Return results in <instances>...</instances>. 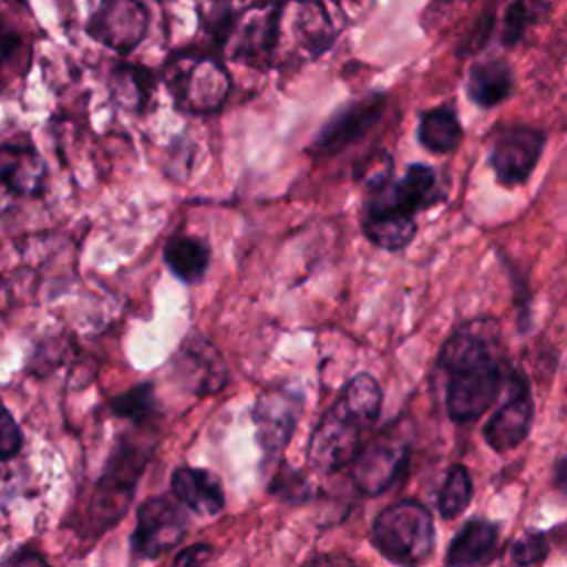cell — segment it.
Returning <instances> with one entry per match:
<instances>
[{
    "label": "cell",
    "instance_id": "obj_8",
    "mask_svg": "<svg viewBox=\"0 0 567 567\" xmlns=\"http://www.w3.org/2000/svg\"><path fill=\"white\" fill-rule=\"evenodd\" d=\"M188 518L182 503L171 496H148L137 507L135 527L131 534V551L135 558L155 560L171 551L186 534Z\"/></svg>",
    "mask_w": 567,
    "mask_h": 567
},
{
    "label": "cell",
    "instance_id": "obj_38",
    "mask_svg": "<svg viewBox=\"0 0 567 567\" xmlns=\"http://www.w3.org/2000/svg\"><path fill=\"white\" fill-rule=\"evenodd\" d=\"M2 290H4V284H2V279H0V297H2V295H4V292H2Z\"/></svg>",
    "mask_w": 567,
    "mask_h": 567
},
{
    "label": "cell",
    "instance_id": "obj_30",
    "mask_svg": "<svg viewBox=\"0 0 567 567\" xmlns=\"http://www.w3.org/2000/svg\"><path fill=\"white\" fill-rule=\"evenodd\" d=\"M547 556V538L543 532H525L509 547V558L516 567H529Z\"/></svg>",
    "mask_w": 567,
    "mask_h": 567
},
{
    "label": "cell",
    "instance_id": "obj_23",
    "mask_svg": "<svg viewBox=\"0 0 567 567\" xmlns=\"http://www.w3.org/2000/svg\"><path fill=\"white\" fill-rule=\"evenodd\" d=\"M31 60V38L13 20L0 13V93L11 89L29 73Z\"/></svg>",
    "mask_w": 567,
    "mask_h": 567
},
{
    "label": "cell",
    "instance_id": "obj_6",
    "mask_svg": "<svg viewBox=\"0 0 567 567\" xmlns=\"http://www.w3.org/2000/svg\"><path fill=\"white\" fill-rule=\"evenodd\" d=\"M334 40V27L319 0H284L272 55L284 64H301L321 55Z\"/></svg>",
    "mask_w": 567,
    "mask_h": 567
},
{
    "label": "cell",
    "instance_id": "obj_19",
    "mask_svg": "<svg viewBox=\"0 0 567 567\" xmlns=\"http://www.w3.org/2000/svg\"><path fill=\"white\" fill-rule=\"evenodd\" d=\"M157 75L135 62H113L106 73L109 100L133 115H144L155 93Z\"/></svg>",
    "mask_w": 567,
    "mask_h": 567
},
{
    "label": "cell",
    "instance_id": "obj_2",
    "mask_svg": "<svg viewBox=\"0 0 567 567\" xmlns=\"http://www.w3.org/2000/svg\"><path fill=\"white\" fill-rule=\"evenodd\" d=\"M284 0H204L202 27L219 58L257 64L272 55Z\"/></svg>",
    "mask_w": 567,
    "mask_h": 567
},
{
    "label": "cell",
    "instance_id": "obj_14",
    "mask_svg": "<svg viewBox=\"0 0 567 567\" xmlns=\"http://www.w3.org/2000/svg\"><path fill=\"white\" fill-rule=\"evenodd\" d=\"M534 403L525 379L514 381L509 399L489 416L483 427L485 443L496 452H507L520 445L532 427Z\"/></svg>",
    "mask_w": 567,
    "mask_h": 567
},
{
    "label": "cell",
    "instance_id": "obj_4",
    "mask_svg": "<svg viewBox=\"0 0 567 567\" xmlns=\"http://www.w3.org/2000/svg\"><path fill=\"white\" fill-rule=\"evenodd\" d=\"M159 80L173 106L186 115H213L230 93V73L221 58L195 47L173 51L159 69Z\"/></svg>",
    "mask_w": 567,
    "mask_h": 567
},
{
    "label": "cell",
    "instance_id": "obj_10",
    "mask_svg": "<svg viewBox=\"0 0 567 567\" xmlns=\"http://www.w3.org/2000/svg\"><path fill=\"white\" fill-rule=\"evenodd\" d=\"M545 148V133L536 126L509 124L498 128L487 162L503 186L527 182Z\"/></svg>",
    "mask_w": 567,
    "mask_h": 567
},
{
    "label": "cell",
    "instance_id": "obj_37",
    "mask_svg": "<svg viewBox=\"0 0 567 567\" xmlns=\"http://www.w3.org/2000/svg\"><path fill=\"white\" fill-rule=\"evenodd\" d=\"M332 2H337V4H361L363 0H332Z\"/></svg>",
    "mask_w": 567,
    "mask_h": 567
},
{
    "label": "cell",
    "instance_id": "obj_28",
    "mask_svg": "<svg viewBox=\"0 0 567 567\" xmlns=\"http://www.w3.org/2000/svg\"><path fill=\"white\" fill-rule=\"evenodd\" d=\"M472 476L465 465H452L436 496V507L443 518H456L472 501Z\"/></svg>",
    "mask_w": 567,
    "mask_h": 567
},
{
    "label": "cell",
    "instance_id": "obj_32",
    "mask_svg": "<svg viewBox=\"0 0 567 567\" xmlns=\"http://www.w3.org/2000/svg\"><path fill=\"white\" fill-rule=\"evenodd\" d=\"M0 567H49V565L40 551L31 547H18L9 556H4Z\"/></svg>",
    "mask_w": 567,
    "mask_h": 567
},
{
    "label": "cell",
    "instance_id": "obj_34",
    "mask_svg": "<svg viewBox=\"0 0 567 567\" xmlns=\"http://www.w3.org/2000/svg\"><path fill=\"white\" fill-rule=\"evenodd\" d=\"M492 24H494V18H492V13H487V16H481V20L476 22V27L467 33V38H465V47H463V51H474V49H478L487 38H489V31H492Z\"/></svg>",
    "mask_w": 567,
    "mask_h": 567
},
{
    "label": "cell",
    "instance_id": "obj_12",
    "mask_svg": "<svg viewBox=\"0 0 567 567\" xmlns=\"http://www.w3.org/2000/svg\"><path fill=\"white\" fill-rule=\"evenodd\" d=\"M385 111V95L370 93L339 109L317 133L312 142L315 155H337L343 148L365 137L381 120Z\"/></svg>",
    "mask_w": 567,
    "mask_h": 567
},
{
    "label": "cell",
    "instance_id": "obj_33",
    "mask_svg": "<svg viewBox=\"0 0 567 567\" xmlns=\"http://www.w3.org/2000/svg\"><path fill=\"white\" fill-rule=\"evenodd\" d=\"M210 556V547L204 543L190 545L186 549H182L173 563V567H206Z\"/></svg>",
    "mask_w": 567,
    "mask_h": 567
},
{
    "label": "cell",
    "instance_id": "obj_1",
    "mask_svg": "<svg viewBox=\"0 0 567 567\" xmlns=\"http://www.w3.org/2000/svg\"><path fill=\"white\" fill-rule=\"evenodd\" d=\"M439 363L450 374L445 388L450 419L470 423L483 416L503 388V370L487 332L470 326L456 330L445 341Z\"/></svg>",
    "mask_w": 567,
    "mask_h": 567
},
{
    "label": "cell",
    "instance_id": "obj_16",
    "mask_svg": "<svg viewBox=\"0 0 567 567\" xmlns=\"http://www.w3.org/2000/svg\"><path fill=\"white\" fill-rule=\"evenodd\" d=\"M175 368L195 394H213L228 381L226 365L219 352L199 334H190L182 341L175 354Z\"/></svg>",
    "mask_w": 567,
    "mask_h": 567
},
{
    "label": "cell",
    "instance_id": "obj_18",
    "mask_svg": "<svg viewBox=\"0 0 567 567\" xmlns=\"http://www.w3.org/2000/svg\"><path fill=\"white\" fill-rule=\"evenodd\" d=\"M368 193L383 197L385 202H390L392 206H396L408 215L421 213L443 199V190L439 188L436 173L425 164H412L408 166L401 179L396 182L388 179L383 186L372 188Z\"/></svg>",
    "mask_w": 567,
    "mask_h": 567
},
{
    "label": "cell",
    "instance_id": "obj_31",
    "mask_svg": "<svg viewBox=\"0 0 567 567\" xmlns=\"http://www.w3.org/2000/svg\"><path fill=\"white\" fill-rule=\"evenodd\" d=\"M24 445L22 430L7 405L0 403V461H11L20 454Z\"/></svg>",
    "mask_w": 567,
    "mask_h": 567
},
{
    "label": "cell",
    "instance_id": "obj_13",
    "mask_svg": "<svg viewBox=\"0 0 567 567\" xmlns=\"http://www.w3.org/2000/svg\"><path fill=\"white\" fill-rule=\"evenodd\" d=\"M405 458L408 447L399 436H377L357 452L350 476L363 494H379L392 485Z\"/></svg>",
    "mask_w": 567,
    "mask_h": 567
},
{
    "label": "cell",
    "instance_id": "obj_20",
    "mask_svg": "<svg viewBox=\"0 0 567 567\" xmlns=\"http://www.w3.org/2000/svg\"><path fill=\"white\" fill-rule=\"evenodd\" d=\"M171 494L199 516H215L224 509L226 496L219 478L202 467H177L171 474Z\"/></svg>",
    "mask_w": 567,
    "mask_h": 567
},
{
    "label": "cell",
    "instance_id": "obj_35",
    "mask_svg": "<svg viewBox=\"0 0 567 567\" xmlns=\"http://www.w3.org/2000/svg\"><path fill=\"white\" fill-rule=\"evenodd\" d=\"M306 567H359V565L352 563L350 558H341V556H321V558H315L312 563H308Z\"/></svg>",
    "mask_w": 567,
    "mask_h": 567
},
{
    "label": "cell",
    "instance_id": "obj_36",
    "mask_svg": "<svg viewBox=\"0 0 567 567\" xmlns=\"http://www.w3.org/2000/svg\"><path fill=\"white\" fill-rule=\"evenodd\" d=\"M554 485L567 494V456H563L554 467Z\"/></svg>",
    "mask_w": 567,
    "mask_h": 567
},
{
    "label": "cell",
    "instance_id": "obj_25",
    "mask_svg": "<svg viewBox=\"0 0 567 567\" xmlns=\"http://www.w3.org/2000/svg\"><path fill=\"white\" fill-rule=\"evenodd\" d=\"M416 137L430 153L443 155L454 151L463 137V128L456 111L450 106L425 111L419 120Z\"/></svg>",
    "mask_w": 567,
    "mask_h": 567
},
{
    "label": "cell",
    "instance_id": "obj_26",
    "mask_svg": "<svg viewBox=\"0 0 567 567\" xmlns=\"http://www.w3.org/2000/svg\"><path fill=\"white\" fill-rule=\"evenodd\" d=\"M337 405L343 408L359 423L370 427L381 412V388L372 374H357L343 388Z\"/></svg>",
    "mask_w": 567,
    "mask_h": 567
},
{
    "label": "cell",
    "instance_id": "obj_15",
    "mask_svg": "<svg viewBox=\"0 0 567 567\" xmlns=\"http://www.w3.org/2000/svg\"><path fill=\"white\" fill-rule=\"evenodd\" d=\"M252 419L264 454L275 456L286 447L290 434L295 432L299 419V399L284 390L264 392L255 403Z\"/></svg>",
    "mask_w": 567,
    "mask_h": 567
},
{
    "label": "cell",
    "instance_id": "obj_3",
    "mask_svg": "<svg viewBox=\"0 0 567 567\" xmlns=\"http://www.w3.org/2000/svg\"><path fill=\"white\" fill-rule=\"evenodd\" d=\"M155 441H146L140 432H122L104 463L100 478L86 501L78 529L89 538L102 536L115 527L128 512L135 487L153 456Z\"/></svg>",
    "mask_w": 567,
    "mask_h": 567
},
{
    "label": "cell",
    "instance_id": "obj_11",
    "mask_svg": "<svg viewBox=\"0 0 567 567\" xmlns=\"http://www.w3.org/2000/svg\"><path fill=\"white\" fill-rule=\"evenodd\" d=\"M368 427L337 403L323 414L308 443V458L326 472L350 465L361 450V432Z\"/></svg>",
    "mask_w": 567,
    "mask_h": 567
},
{
    "label": "cell",
    "instance_id": "obj_24",
    "mask_svg": "<svg viewBox=\"0 0 567 567\" xmlns=\"http://www.w3.org/2000/svg\"><path fill=\"white\" fill-rule=\"evenodd\" d=\"M512 69L503 60H487L474 64L467 73V97L481 106L492 109L512 93Z\"/></svg>",
    "mask_w": 567,
    "mask_h": 567
},
{
    "label": "cell",
    "instance_id": "obj_21",
    "mask_svg": "<svg viewBox=\"0 0 567 567\" xmlns=\"http://www.w3.org/2000/svg\"><path fill=\"white\" fill-rule=\"evenodd\" d=\"M498 527L485 518L467 520L452 538L445 551L447 567H470L489 560L496 551Z\"/></svg>",
    "mask_w": 567,
    "mask_h": 567
},
{
    "label": "cell",
    "instance_id": "obj_39",
    "mask_svg": "<svg viewBox=\"0 0 567 567\" xmlns=\"http://www.w3.org/2000/svg\"><path fill=\"white\" fill-rule=\"evenodd\" d=\"M157 2H168V0H157Z\"/></svg>",
    "mask_w": 567,
    "mask_h": 567
},
{
    "label": "cell",
    "instance_id": "obj_9",
    "mask_svg": "<svg viewBox=\"0 0 567 567\" xmlns=\"http://www.w3.org/2000/svg\"><path fill=\"white\" fill-rule=\"evenodd\" d=\"M49 168L31 142H0V217L47 190Z\"/></svg>",
    "mask_w": 567,
    "mask_h": 567
},
{
    "label": "cell",
    "instance_id": "obj_5",
    "mask_svg": "<svg viewBox=\"0 0 567 567\" xmlns=\"http://www.w3.org/2000/svg\"><path fill=\"white\" fill-rule=\"evenodd\" d=\"M377 549L392 563L414 567L434 549V523L430 509L412 498L381 509L372 525Z\"/></svg>",
    "mask_w": 567,
    "mask_h": 567
},
{
    "label": "cell",
    "instance_id": "obj_29",
    "mask_svg": "<svg viewBox=\"0 0 567 567\" xmlns=\"http://www.w3.org/2000/svg\"><path fill=\"white\" fill-rule=\"evenodd\" d=\"M538 13H540V7H536L534 2H529V0H514L505 9L503 29H501L503 42L505 44H516L518 40H523L525 31L534 24Z\"/></svg>",
    "mask_w": 567,
    "mask_h": 567
},
{
    "label": "cell",
    "instance_id": "obj_7",
    "mask_svg": "<svg viewBox=\"0 0 567 567\" xmlns=\"http://www.w3.org/2000/svg\"><path fill=\"white\" fill-rule=\"evenodd\" d=\"M151 27V11L142 0H97L84 31L117 55H131Z\"/></svg>",
    "mask_w": 567,
    "mask_h": 567
},
{
    "label": "cell",
    "instance_id": "obj_17",
    "mask_svg": "<svg viewBox=\"0 0 567 567\" xmlns=\"http://www.w3.org/2000/svg\"><path fill=\"white\" fill-rule=\"evenodd\" d=\"M361 228H363V235L374 246L383 250H401L412 241L416 233V221H414V215L399 210L396 206L381 199L379 195H368L363 204Z\"/></svg>",
    "mask_w": 567,
    "mask_h": 567
},
{
    "label": "cell",
    "instance_id": "obj_27",
    "mask_svg": "<svg viewBox=\"0 0 567 567\" xmlns=\"http://www.w3.org/2000/svg\"><path fill=\"white\" fill-rule=\"evenodd\" d=\"M106 408L115 416L126 419V421H131L137 427L148 425L159 414V403H157V396H155V385L151 381L137 383V385L115 394L113 399H109Z\"/></svg>",
    "mask_w": 567,
    "mask_h": 567
},
{
    "label": "cell",
    "instance_id": "obj_22",
    "mask_svg": "<svg viewBox=\"0 0 567 567\" xmlns=\"http://www.w3.org/2000/svg\"><path fill=\"white\" fill-rule=\"evenodd\" d=\"M164 264L179 281L197 284L210 266V246L195 235L177 233L164 244Z\"/></svg>",
    "mask_w": 567,
    "mask_h": 567
}]
</instances>
